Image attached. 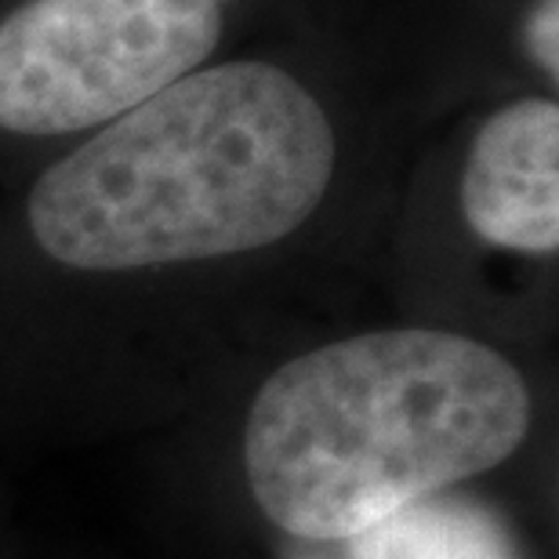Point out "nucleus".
Here are the masks:
<instances>
[{
    "mask_svg": "<svg viewBox=\"0 0 559 559\" xmlns=\"http://www.w3.org/2000/svg\"><path fill=\"white\" fill-rule=\"evenodd\" d=\"M556 0H545V4L534 11V22H531V51L534 59H538L542 66H549V73L556 76L559 62H556Z\"/></svg>",
    "mask_w": 559,
    "mask_h": 559,
    "instance_id": "nucleus-6",
    "label": "nucleus"
},
{
    "mask_svg": "<svg viewBox=\"0 0 559 559\" xmlns=\"http://www.w3.org/2000/svg\"><path fill=\"white\" fill-rule=\"evenodd\" d=\"M218 37L222 0H29L0 22V128L109 124L193 73Z\"/></svg>",
    "mask_w": 559,
    "mask_h": 559,
    "instance_id": "nucleus-3",
    "label": "nucleus"
},
{
    "mask_svg": "<svg viewBox=\"0 0 559 559\" xmlns=\"http://www.w3.org/2000/svg\"><path fill=\"white\" fill-rule=\"evenodd\" d=\"M462 215L490 248H559V106L520 98L476 131L462 171Z\"/></svg>",
    "mask_w": 559,
    "mask_h": 559,
    "instance_id": "nucleus-4",
    "label": "nucleus"
},
{
    "mask_svg": "<svg viewBox=\"0 0 559 559\" xmlns=\"http://www.w3.org/2000/svg\"><path fill=\"white\" fill-rule=\"evenodd\" d=\"M353 559H516L509 538L468 506H429V498L356 534Z\"/></svg>",
    "mask_w": 559,
    "mask_h": 559,
    "instance_id": "nucleus-5",
    "label": "nucleus"
},
{
    "mask_svg": "<svg viewBox=\"0 0 559 559\" xmlns=\"http://www.w3.org/2000/svg\"><path fill=\"white\" fill-rule=\"evenodd\" d=\"M338 139L323 106L270 62H222L103 124L37 178L40 251L84 273L248 254L323 204Z\"/></svg>",
    "mask_w": 559,
    "mask_h": 559,
    "instance_id": "nucleus-1",
    "label": "nucleus"
},
{
    "mask_svg": "<svg viewBox=\"0 0 559 559\" xmlns=\"http://www.w3.org/2000/svg\"><path fill=\"white\" fill-rule=\"evenodd\" d=\"M534 404L495 345L385 328L280 364L243 421V479L276 531L345 542L520 451Z\"/></svg>",
    "mask_w": 559,
    "mask_h": 559,
    "instance_id": "nucleus-2",
    "label": "nucleus"
}]
</instances>
